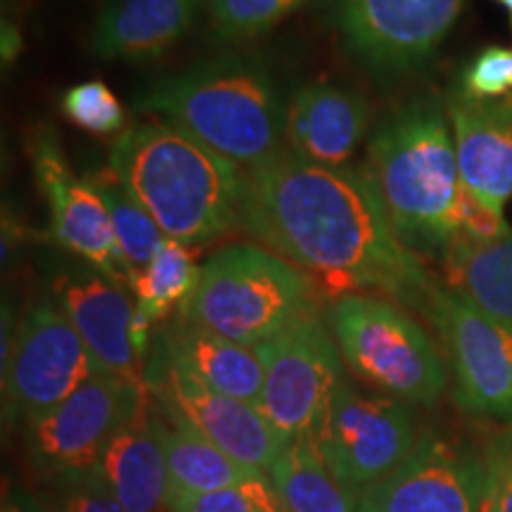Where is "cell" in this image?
<instances>
[{
    "label": "cell",
    "instance_id": "cell-3",
    "mask_svg": "<svg viewBox=\"0 0 512 512\" xmlns=\"http://www.w3.org/2000/svg\"><path fill=\"white\" fill-rule=\"evenodd\" d=\"M110 169L169 240L202 247L240 228L242 169L174 126L126 128Z\"/></svg>",
    "mask_w": 512,
    "mask_h": 512
},
{
    "label": "cell",
    "instance_id": "cell-4",
    "mask_svg": "<svg viewBox=\"0 0 512 512\" xmlns=\"http://www.w3.org/2000/svg\"><path fill=\"white\" fill-rule=\"evenodd\" d=\"M444 100L420 95L375 128L366 171L380 192L394 233L422 256H444L456 235L463 178Z\"/></svg>",
    "mask_w": 512,
    "mask_h": 512
},
{
    "label": "cell",
    "instance_id": "cell-12",
    "mask_svg": "<svg viewBox=\"0 0 512 512\" xmlns=\"http://www.w3.org/2000/svg\"><path fill=\"white\" fill-rule=\"evenodd\" d=\"M147 396V384L98 370L27 427L31 458L48 475L95 467Z\"/></svg>",
    "mask_w": 512,
    "mask_h": 512
},
{
    "label": "cell",
    "instance_id": "cell-20",
    "mask_svg": "<svg viewBox=\"0 0 512 512\" xmlns=\"http://www.w3.org/2000/svg\"><path fill=\"white\" fill-rule=\"evenodd\" d=\"M95 467L126 512H171L169 470L157 434L155 396H147L143 408L121 427Z\"/></svg>",
    "mask_w": 512,
    "mask_h": 512
},
{
    "label": "cell",
    "instance_id": "cell-10",
    "mask_svg": "<svg viewBox=\"0 0 512 512\" xmlns=\"http://www.w3.org/2000/svg\"><path fill=\"white\" fill-rule=\"evenodd\" d=\"M420 437L411 403L366 394L344 377L316 444L332 475L363 498L406 463Z\"/></svg>",
    "mask_w": 512,
    "mask_h": 512
},
{
    "label": "cell",
    "instance_id": "cell-21",
    "mask_svg": "<svg viewBox=\"0 0 512 512\" xmlns=\"http://www.w3.org/2000/svg\"><path fill=\"white\" fill-rule=\"evenodd\" d=\"M155 347L214 392L254 406L259 403L264 389V361L256 347H245L204 330L183 316H176L174 323L157 337Z\"/></svg>",
    "mask_w": 512,
    "mask_h": 512
},
{
    "label": "cell",
    "instance_id": "cell-1",
    "mask_svg": "<svg viewBox=\"0 0 512 512\" xmlns=\"http://www.w3.org/2000/svg\"><path fill=\"white\" fill-rule=\"evenodd\" d=\"M240 228L299 268L316 292H370L425 313L437 283L394 233L366 169L283 150L242 171Z\"/></svg>",
    "mask_w": 512,
    "mask_h": 512
},
{
    "label": "cell",
    "instance_id": "cell-26",
    "mask_svg": "<svg viewBox=\"0 0 512 512\" xmlns=\"http://www.w3.org/2000/svg\"><path fill=\"white\" fill-rule=\"evenodd\" d=\"M86 178L100 192L105 207L110 209L114 235H117L121 254H124L128 266L138 273L140 268L150 264L152 256L159 252V247L169 238L162 233L155 219L143 209V204L128 192L126 185L119 181L110 166Z\"/></svg>",
    "mask_w": 512,
    "mask_h": 512
},
{
    "label": "cell",
    "instance_id": "cell-36",
    "mask_svg": "<svg viewBox=\"0 0 512 512\" xmlns=\"http://www.w3.org/2000/svg\"><path fill=\"white\" fill-rule=\"evenodd\" d=\"M358 512H377V510H375L373 501H370L368 496H363V498H361V505H358Z\"/></svg>",
    "mask_w": 512,
    "mask_h": 512
},
{
    "label": "cell",
    "instance_id": "cell-5",
    "mask_svg": "<svg viewBox=\"0 0 512 512\" xmlns=\"http://www.w3.org/2000/svg\"><path fill=\"white\" fill-rule=\"evenodd\" d=\"M316 287L283 256L261 245H228L200 266V283L178 316L245 347L271 342L304 318Z\"/></svg>",
    "mask_w": 512,
    "mask_h": 512
},
{
    "label": "cell",
    "instance_id": "cell-22",
    "mask_svg": "<svg viewBox=\"0 0 512 512\" xmlns=\"http://www.w3.org/2000/svg\"><path fill=\"white\" fill-rule=\"evenodd\" d=\"M441 261L446 287L512 328V228L494 240L453 235Z\"/></svg>",
    "mask_w": 512,
    "mask_h": 512
},
{
    "label": "cell",
    "instance_id": "cell-13",
    "mask_svg": "<svg viewBox=\"0 0 512 512\" xmlns=\"http://www.w3.org/2000/svg\"><path fill=\"white\" fill-rule=\"evenodd\" d=\"M145 384L159 406L188 422L228 458L254 475L271 477L287 444L254 403L214 392L157 347L145 366Z\"/></svg>",
    "mask_w": 512,
    "mask_h": 512
},
{
    "label": "cell",
    "instance_id": "cell-29",
    "mask_svg": "<svg viewBox=\"0 0 512 512\" xmlns=\"http://www.w3.org/2000/svg\"><path fill=\"white\" fill-rule=\"evenodd\" d=\"M48 512H126L112 489L98 472V467L69 470L50 475Z\"/></svg>",
    "mask_w": 512,
    "mask_h": 512
},
{
    "label": "cell",
    "instance_id": "cell-18",
    "mask_svg": "<svg viewBox=\"0 0 512 512\" xmlns=\"http://www.w3.org/2000/svg\"><path fill=\"white\" fill-rule=\"evenodd\" d=\"M370 128L366 95L337 83H306L287 105L285 143L292 155L320 166H344Z\"/></svg>",
    "mask_w": 512,
    "mask_h": 512
},
{
    "label": "cell",
    "instance_id": "cell-31",
    "mask_svg": "<svg viewBox=\"0 0 512 512\" xmlns=\"http://www.w3.org/2000/svg\"><path fill=\"white\" fill-rule=\"evenodd\" d=\"M456 95L501 100L512 95V46H484L463 64Z\"/></svg>",
    "mask_w": 512,
    "mask_h": 512
},
{
    "label": "cell",
    "instance_id": "cell-33",
    "mask_svg": "<svg viewBox=\"0 0 512 512\" xmlns=\"http://www.w3.org/2000/svg\"><path fill=\"white\" fill-rule=\"evenodd\" d=\"M508 230L510 226L505 221L503 209L479 200L477 195H472L463 185L456 214V235H467V238L475 240H494L501 238Z\"/></svg>",
    "mask_w": 512,
    "mask_h": 512
},
{
    "label": "cell",
    "instance_id": "cell-8",
    "mask_svg": "<svg viewBox=\"0 0 512 512\" xmlns=\"http://www.w3.org/2000/svg\"><path fill=\"white\" fill-rule=\"evenodd\" d=\"M256 351L264 361L256 408L285 444L318 439L344 380L342 354L328 323L311 311Z\"/></svg>",
    "mask_w": 512,
    "mask_h": 512
},
{
    "label": "cell",
    "instance_id": "cell-7",
    "mask_svg": "<svg viewBox=\"0 0 512 512\" xmlns=\"http://www.w3.org/2000/svg\"><path fill=\"white\" fill-rule=\"evenodd\" d=\"M467 0H323L344 53L380 81L408 79L432 62Z\"/></svg>",
    "mask_w": 512,
    "mask_h": 512
},
{
    "label": "cell",
    "instance_id": "cell-27",
    "mask_svg": "<svg viewBox=\"0 0 512 512\" xmlns=\"http://www.w3.org/2000/svg\"><path fill=\"white\" fill-rule=\"evenodd\" d=\"M311 0H209L211 36L226 46H242L266 36Z\"/></svg>",
    "mask_w": 512,
    "mask_h": 512
},
{
    "label": "cell",
    "instance_id": "cell-11",
    "mask_svg": "<svg viewBox=\"0 0 512 512\" xmlns=\"http://www.w3.org/2000/svg\"><path fill=\"white\" fill-rule=\"evenodd\" d=\"M422 316L444 342L460 411L512 425V328L437 285Z\"/></svg>",
    "mask_w": 512,
    "mask_h": 512
},
{
    "label": "cell",
    "instance_id": "cell-25",
    "mask_svg": "<svg viewBox=\"0 0 512 512\" xmlns=\"http://www.w3.org/2000/svg\"><path fill=\"white\" fill-rule=\"evenodd\" d=\"M200 283V266L195 264L190 247L166 240L145 268L131 280L136 306L150 316L152 323H162L171 313H181Z\"/></svg>",
    "mask_w": 512,
    "mask_h": 512
},
{
    "label": "cell",
    "instance_id": "cell-24",
    "mask_svg": "<svg viewBox=\"0 0 512 512\" xmlns=\"http://www.w3.org/2000/svg\"><path fill=\"white\" fill-rule=\"evenodd\" d=\"M283 512H358L361 496L332 475L316 439L287 444L271 470Z\"/></svg>",
    "mask_w": 512,
    "mask_h": 512
},
{
    "label": "cell",
    "instance_id": "cell-19",
    "mask_svg": "<svg viewBox=\"0 0 512 512\" xmlns=\"http://www.w3.org/2000/svg\"><path fill=\"white\" fill-rule=\"evenodd\" d=\"M209 0H105L93 24L91 50L100 60L152 62L169 53Z\"/></svg>",
    "mask_w": 512,
    "mask_h": 512
},
{
    "label": "cell",
    "instance_id": "cell-23",
    "mask_svg": "<svg viewBox=\"0 0 512 512\" xmlns=\"http://www.w3.org/2000/svg\"><path fill=\"white\" fill-rule=\"evenodd\" d=\"M157 401V399H155ZM157 434L162 441L166 470H169V505L209 494L223 486L245 482L254 472L228 458L188 422L157 403Z\"/></svg>",
    "mask_w": 512,
    "mask_h": 512
},
{
    "label": "cell",
    "instance_id": "cell-6",
    "mask_svg": "<svg viewBox=\"0 0 512 512\" xmlns=\"http://www.w3.org/2000/svg\"><path fill=\"white\" fill-rule=\"evenodd\" d=\"M328 328L342 361L363 382L411 406H434L446 392V363L427 330L380 294L332 299Z\"/></svg>",
    "mask_w": 512,
    "mask_h": 512
},
{
    "label": "cell",
    "instance_id": "cell-15",
    "mask_svg": "<svg viewBox=\"0 0 512 512\" xmlns=\"http://www.w3.org/2000/svg\"><path fill=\"white\" fill-rule=\"evenodd\" d=\"M484 456L425 432L399 470L368 491L377 512H484Z\"/></svg>",
    "mask_w": 512,
    "mask_h": 512
},
{
    "label": "cell",
    "instance_id": "cell-16",
    "mask_svg": "<svg viewBox=\"0 0 512 512\" xmlns=\"http://www.w3.org/2000/svg\"><path fill=\"white\" fill-rule=\"evenodd\" d=\"M53 297L100 370L145 384V363L131 342L136 299L124 283L93 266L64 268L53 280Z\"/></svg>",
    "mask_w": 512,
    "mask_h": 512
},
{
    "label": "cell",
    "instance_id": "cell-30",
    "mask_svg": "<svg viewBox=\"0 0 512 512\" xmlns=\"http://www.w3.org/2000/svg\"><path fill=\"white\" fill-rule=\"evenodd\" d=\"M171 512H283V505L271 477L252 475L245 482L188 498L174 505Z\"/></svg>",
    "mask_w": 512,
    "mask_h": 512
},
{
    "label": "cell",
    "instance_id": "cell-17",
    "mask_svg": "<svg viewBox=\"0 0 512 512\" xmlns=\"http://www.w3.org/2000/svg\"><path fill=\"white\" fill-rule=\"evenodd\" d=\"M463 185L479 200L505 209L512 197V95L446 102Z\"/></svg>",
    "mask_w": 512,
    "mask_h": 512
},
{
    "label": "cell",
    "instance_id": "cell-32",
    "mask_svg": "<svg viewBox=\"0 0 512 512\" xmlns=\"http://www.w3.org/2000/svg\"><path fill=\"white\" fill-rule=\"evenodd\" d=\"M484 512H512V425L484 451Z\"/></svg>",
    "mask_w": 512,
    "mask_h": 512
},
{
    "label": "cell",
    "instance_id": "cell-9",
    "mask_svg": "<svg viewBox=\"0 0 512 512\" xmlns=\"http://www.w3.org/2000/svg\"><path fill=\"white\" fill-rule=\"evenodd\" d=\"M0 368L3 415L12 427H31L100 370L55 297L36 299L19 318Z\"/></svg>",
    "mask_w": 512,
    "mask_h": 512
},
{
    "label": "cell",
    "instance_id": "cell-34",
    "mask_svg": "<svg viewBox=\"0 0 512 512\" xmlns=\"http://www.w3.org/2000/svg\"><path fill=\"white\" fill-rule=\"evenodd\" d=\"M0 512H48L43 498L29 494L27 489L10 486L3 494V510Z\"/></svg>",
    "mask_w": 512,
    "mask_h": 512
},
{
    "label": "cell",
    "instance_id": "cell-28",
    "mask_svg": "<svg viewBox=\"0 0 512 512\" xmlns=\"http://www.w3.org/2000/svg\"><path fill=\"white\" fill-rule=\"evenodd\" d=\"M64 117L93 136H121L126 131V110L105 81H81L60 98Z\"/></svg>",
    "mask_w": 512,
    "mask_h": 512
},
{
    "label": "cell",
    "instance_id": "cell-35",
    "mask_svg": "<svg viewBox=\"0 0 512 512\" xmlns=\"http://www.w3.org/2000/svg\"><path fill=\"white\" fill-rule=\"evenodd\" d=\"M496 5H501V8L508 12V24H510V31H512V0H494Z\"/></svg>",
    "mask_w": 512,
    "mask_h": 512
},
{
    "label": "cell",
    "instance_id": "cell-14",
    "mask_svg": "<svg viewBox=\"0 0 512 512\" xmlns=\"http://www.w3.org/2000/svg\"><path fill=\"white\" fill-rule=\"evenodd\" d=\"M34 176L50 209V238L119 283L136 278L121 254L110 209L88 178L76 176L62 155L53 128H41L31 140Z\"/></svg>",
    "mask_w": 512,
    "mask_h": 512
},
{
    "label": "cell",
    "instance_id": "cell-2",
    "mask_svg": "<svg viewBox=\"0 0 512 512\" xmlns=\"http://www.w3.org/2000/svg\"><path fill=\"white\" fill-rule=\"evenodd\" d=\"M133 110L200 140L238 169L283 152L287 102L266 57L226 53L157 79Z\"/></svg>",
    "mask_w": 512,
    "mask_h": 512
}]
</instances>
